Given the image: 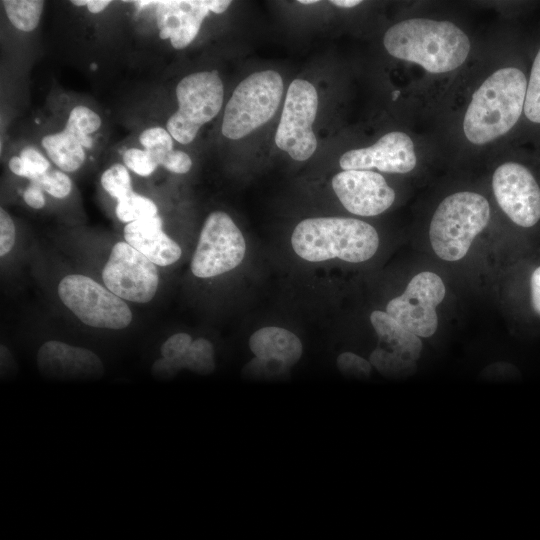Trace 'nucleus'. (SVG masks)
Returning <instances> with one entry per match:
<instances>
[{
    "mask_svg": "<svg viewBox=\"0 0 540 540\" xmlns=\"http://www.w3.org/2000/svg\"><path fill=\"white\" fill-rule=\"evenodd\" d=\"M387 52L440 74L461 66L470 52L468 36L454 23L426 18L403 20L385 33Z\"/></svg>",
    "mask_w": 540,
    "mask_h": 540,
    "instance_id": "obj_1",
    "label": "nucleus"
},
{
    "mask_svg": "<svg viewBox=\"0 0 540 540\" xmlns=\"http://www.w3.org/2000/svg\"><path fill=\"white\" fill-rule=\"evenodd\" d=\"M527 81L515 67L501 68L474 92L463 120L466 138L483 145L506 134L524 109Z\"/></svg>",
    "mask_w": 540,
    "mask_h": 540,
    "instance_id": "obj_2",
    "label": "nucleus"
},
{
    "mask_svg": "<svg viewBox=\"0 0 540 540\" xmlns=\"http://www.w3.org/2000/svg\"><path fill=\"white\" fill-rule=\"evenodd\" d=\"M379 235L369 223L345 217L304 219L295 227L291 243L295 253L310 262L338 258L350 263L371 259Z\"/></svg>",
    "mask_w": 540,
    "mask_h": 540,
    "instance_id": "obj_3",
    "label": "nucleus"
},
{
    "mask_svg": "<svg viewBox=\"0 0 540 540\" xmlns=\"http://www.w3.org/2000/svg\"><path fill=\"white\" fill-rule=\"evenodd\" d=\"M489 220L490 206L483 195L460 191L445 197L429 225L432 251L443 261H460L468 254Z\"/></svg>",
    "mask_w": 540,
    "mask_h": 540,
    "instance_id": "obj_4",
    "label": "nucleus"
},
{
    "mask_svg": "<svg viewBox=\"0 0 540 540\" xmlns=\"http://www.w3.org/2000/svg\"><path fill=\"white\" fill-rule=\"evenodd\" d=\"M283 94V80L274 70L255 72L242 80L226 104L221 132L241 139L268 122L276 113Z\"/></svg>",
    "mask_w": 540,
    "mask_h": 540,
    "instance_id": "obj_5",
    "label": "nucleus"
},
{
    "mask_svg": "<svg viewBox=\"0 0 540 540\" xmlns=\"http://www.w3.org/2000/svg\"><path fill=\"white\" fill-rule=\"evenodd\" d=\"M178 109L166 123L174 140L189 144L199 129L220 111L224 98L222 80L217 71H202L182 78L176 87Z\"/></svg>",
    "mask_w": 540,
    "mask_h": 540,
    "instance_id": "obj_6",
    "label": "nucleus"
},
{
    "mask_svg": "<svg viewBox=\"0 0 540 540\" xmlns=\"http://www.w3.org/2000/svg\"><path fill=\"white\" fill-rule=\"evenodd\" d=\"M58 295L62 303L90 327L118 330L132 321L127 303L88 276H65L58 285Z\"/></svg>",
    "mask_w": 540,
    "mask_h": 540,
    "instance_id": "obj_7",
    "label": "nucleus"
},
{
    "mask_svg": "<svg viewBox=\"0 0 540 540\" xmlns=\"http://www.w3.org/2000/svg\"><path fill=\"white\" fill-rule=\"evenodd\" d=\"M246 251L245 239L231 217L214 211L206 218L191 261V271L210 278L237 267Z\"/></svg>",
    "mask_w": 540,
    "mask_h": 540,
    "instance_id": "obj_8",
    "label": "nucleus"
},
{
    "mask_svg": "<svg viewBox=\"0 0 540 540\" xmlns=\"http://www.w3.org/2000/svg\"><path fill=\"white\" fill-rule=\"evenodd\" d=\"M317 110L318 94L315 87L303 79L293 80L286 93L275 143L296 161L307 160L317 148L312 130Z\"/></svg>",
    "mask_w": 540,
    "mask_h": 540,
    "instance_id": "obj_9",
    "label": "nucleus"
},
{
    "mask_svg": "<svg viewBox=\"0 0 540 540\" xmlns=\"http://www.w3.org/2000/svg\"><path fill=\"white\" fill-rule=\"evenodd\" d=\"M445 296L446 286L441 276L433 271H421L410 279L400 295L389 300L385 311L410 332L428 338L438 329L437 307Z\"/></svg>",
    "mask_w": 540,
    "mask_h": 540,
    "instance_id": "obj_10",
    "label": "nucleus"
},
{
    "mask_svg": "<svg viewBox=\"0 0 540 540\" xmlns=\"http://www.w3.org/2000/svg\"><path fill=\"white\" fill-rule=\"evenodd\" d=\"M157 265L127 242H117L102 270L104 285L124 301L147 303L155 296Z\"/></svg>",
    "mask_w": 540,
    "mask_h": 540,
    "instance_id": "obj_11",
    "label": "nucleus"
},
{
    "mask_svg": "<svg viewBox=\"0 0 540 540\" xmlns=\"http://www.w3.org/2000/svg\"><path fill=\"white\" fill-rule=\"evenodd\" d=\"M492 189L501 210L517 226L531 228L540 220V186L522 164L506 162L493 173Z\"/></svg>",
    "mask_w": 540,
    "mask_h": 540,
    "instance_id": "obj_12",
    "label": "nucleus"
},
{
    "mask_svg": "<svg viewBox=\"0 0 540 540\" xmlns=\"http://www.w3.org/2000/svg\"><path fill=\"white\" fill-rule=\"evenodd\" d=\"M332 187L345 209L359 216L379 215L395 201L385 178L371 170H343L333 177Z\"/></svg>",
    "mask_w": 540,
    "mask_h": 540,
    "instance_id": "obj_13",
    "label": "nucleus"
},
{
    "mask_svg": "<svg viewBox=\"0 0 540 540\" xmlns=\"http://www.w3.org/2000/svg\"><path fill=\"white\" fill-rule=\"evenodd\" d=\"M156 24L161 39H169L175 49H184L197 36L210 12L223 13L228 0L156 1Z\"/></svg>",
    "mask_w": 540,
    "mask_h": 540,
    "instance_id": "obj_14",
    "label": "nucleus"
},
{
    "mask_svg": "<svg viewBox=\"0 0 540 540\" xmlns=\"http://www.w3.org/2000/svg\"><path fill=\"white\" fill-rule=\"evenodd\" d=\"M416 163L413 141L400 131L385 134L372 146L349 150L339 159L343 170L377 169L386 173H407Z\"/></svg>",
    "mask_w": 540,
    "mask_h": 540,
    "instance_id": "obj_15",
    "label": "nucleus"
},
{
    "mask_svg": "<svg viewBox=\"0 0 540 540\" xmlns=\"http://www.w3.org/2000/svg\"><path fill=\"white\" fill-rule=\"evenodd\" d=\"M37 366L44 376L58 380L97 379L104 373L103 363L93 351L56 340L39 348Z\"/></svg>",
    "mask_w": 540,
    "mask_h": 540,
    "instance_id": "obj_16",
    "label": "nucleus"
},
{
    "mask_svg": "<svg viewBox=\"0 0 540 540\" xmlns=\"http://www.w3.org/2000/svg\"><path fill=\"white\" fill-rule=\"evenodd\" d=\"M162 219L157 215L128 223L124 239L129 245L158 266L175 263L182 254L180 246L162 230Z\"/></svg>",
    "mask_w": 540,
    "mask_h": 540,
    "instance_id": "obj_17",
    "label": "nucleus"
},
{
    "mask_svg": "<svg viewBox=\"0 0 540 540\" xmlns=\"http://www.w3.org/2000/svg\"><path fill=\"white\" fill-rule=\"evenodd\" d=\"M249 348L256 358L276 362L287 368L294 366L303 352L300 339L293 332L277 326L255 331L249 338Z\"/></svg>",
    "mask_w": 540,
    "mask_h": 540,
    "instance_id": "obj_18",
    "label": "nucleus"
},
{
    "mask_svg": "<svg viewBox=\"0 0 540 540\" xmlns=\"http://www.w3.org/2000/svg\"><path fill=\"white\" fill-rule=\"evenodd\" d=\"M41 144L60 170L74 172L84 164L85 149L92 148L93 138L66 122L62 131L45 135Z\"/></svg>",
    "mask_w": 540,
    "mask_h": 540,
    "instance_id": "obj_19",
    "label": "nucleus"
},
{
    "mask_svg": "<svg viewBox=\"0 0 540 540\" xmlns=\"http://www.w3.org/2000/svg\"><path fill=\"white\" fill-rule=\"evenodd\" d=\"M370 322L379 344L377 347L409 363H416L423 350L421 338L407 330L386 311L374 310Z\"/></svg>",
    "mask_w": 540,
    "mask_h": 540,
    "instance_id": "obj_20",
    "label": "nucleus"
},
{
    "mask_svg": "<svg viewBox=\"0 0 540 540\" xmlns=\"http://www.w3.org/2000/svg\"><path fill=\"white\" fill-rule=\"evenodd\" d=\"M171 362L177 372L185 368L200 375H208L215 368L213 345L205 338H198L180 360Z\"/></svg>",
    "mask_w": 540,
    "mask_h": 540,
    "instance_id": "obj_21",
    "label": "nucleus"
},
{
    "mask_svg": "<svg viewBox=\"0 0 540 540\" xmlns=\"http://www.w3.org/2000/svg\"><path fill=\"white\" fill-rule=\"evenodd\" d=\"M10 23L20 31H33L40 21L44 1L5 0L2 1Z\"/></svg>",
    "mask_w": 540,
    "mask_h": 540,
    "instance_id": "obj_22",
    "label": "nucleus"
},
{
    "mask_svg": "<svg viewBox=\"0 0 540 540\" xmlns=\"http://www.w3.org/2000/svg\"><path fill=\"white\" fill-rule=\"evenodd\" d=\"M115 213L121 222L128 224L157 216L158 208L150 198L132 191L117 201Z\"/></svg>",
    "mask_w": 540,
    "mask_h": 540,
    "instance_id": "obj_23",
    "label": "nucleus"
},
{
    "mask_svg": "<svg viewBox=\"0 0 540 540\" xmlns=\"http://www.w3.org/2000/svg\"><path fill=\"white\" fill-rule=\"evenodd\" d=\"M369 361L381 374L392 378L407 377L416 370V363L403 361L379 347L372 351Z\"/></svg>",
    "mask_w": 540,
    "mask_h": 540,
    "instance_id": "obj_24",
    "label": "nucleus"
},
{
    "mask_svg": "<svg viewBox=\"0 0 540 540\" xmlns=\"http://www.w3.org/2000/svg\"><path fill=\"white\" fill-rule=\"evenodd\" d=\"M100 182L103 189L116 201L133 191L128 169L120 163L106 169L101 175Z\"/></svg>",
    "mask_w": 540,
    "mask_h": 540,
    "instance_id": "obj_25",
    "label": "nucleus"
},
{
    "mask_svg": "<svg viewBox=\"0 0 540 540\" xmlns=\"http://www.w3.org/2000/svg\"><path fill=\"white\" fill-rule=\"evenodd\" d=\"M523 110L531 122L540 124V49L531 68Z\"/></svg>",
    "mask_w": 540,
    "mask_h": 540,
    "instance_id": "obj_26",
    "label": "nucleus"
},
{
    "mask_svg": "<svg viewBox=\"0 0 540 540\" xmlns=\"http://www.w3.org/2000/svg\"><path fill=\"white\" fill-rule=\"evenodd\" d=\"M173 140L167 129L159 126L145 129L139 136L140 144L151 154L156 163L162 155L173 150Z\"/></svg>",
    "mask_w": 540,
    "mask_h": 540,
    "instance_id": "obj_27",
    "label": "nucleus"
},
{
    "mask_svg": "<svg viewBox=\"0 0 540 540\" xmlns=\"http://www.w3.org/2000/svg\"><path fill=\"white\" fill-rule=\"evenodd\" d=\"M30 183L58 199L67 197L72 189L71 179L60 170H49Z\"/></svg>",
    "mask_w": 540,
    "mask_h": 540,
    "instance_id": "obj_28",
    "label": "nucleus"
},
{
    "mask_svg": "<svg viewBox=\"0 0 540 540\" xmlns=\"http://www.w3.org/2000/svg\"><path fill=\"white\" fill-rule=\"evenodd\" d=\"M289 368L271 361L254 358L248 362L242 374L246 378L254 380H271L288 375Z\"/></svg>",
    "mask_w": 540,
    "mask_h": 540,
    "instance_id": "obj_29",
    "label": "nucleus"
},
{
    "mask_svg": "<svg viewBox=\"0 0 540 540\" xmlns=\"http://www.w3.org/2000/svg\"><path fill=\"white\" fill-rule=\"evenodd\" d=\"M336 365L345 376L358 379L367 378L373 367L369 360L349 351L343 352L337 357Z\"/></svg>",
    "mask_w": 540,
    "mask_h": 540,
    "instance_id": "obj_30",
    "label": "nucleus"
},
{
    "mask_svg": "<svg viewBox=\"0 0 540 540\" xmlns=\"http://www.w3.org/2000/svg\"><path fill=\"white\" fill-rule=\"evenodd\" d=\"M124 165L135 174L143 177L151 175L158 164L145 149L129 148L123 154Z\"/></svg>",
    "mask_w": 540,
    "mask_h": 540,
    "instance_id": "obj_31",
    "label": "nucleus"
},
{
    "mask_svg": "<svg viewBox=\"0 0 540 540\" xmlns=\"http://www.w3.org/2000/svg\"><path fill=\"white\" fill-rule=\"evenodd\" d=\"M192 342L191 336L187 333L181 332L170 336L161 346L162 358L171 361L180 360L187 353Z\"/></svg>",
    "mask_w": 540,
    "mask_h": 540,
    "instance_id": "obj_32",
    "label": "nucleus"
},
{
    "mask_svg": "<svg viewBox=\"0 0 540 540\" xmlns=\"http://www.w3.org/2000/svg\"><path fill=\"white\" fill-rule=\"evenodd\" d=\"M20 157L27 167L30 181L50 170L49 160L34 147H24Z\"/></svg>",
    "mask_w": 540,
    "mask_h": 540,
    "instance_id": "obj_33",
    "label": "nucleus"
},
{
    "mask_svg": "<svg viewBox=\"0 0 540 540\" xmlns=\"http://www.w3.org/2000/svg\"><path fill=\"white\" fill-rule=\"evenodd\" d=\"M158 166L173 173L184 174L191 169L192 160L187 153L173 149L159 159Z\"/></svg>",
    "mask_w": 540,
    "mask_h": 540,
    "instance_id": "obj_34",
    "label": "nucleus"
},
{
    "mask_svg": "<svg viewBox=\"0 0 540 540\" xmlns=\"http://www.w3.org/2000/svg\"><path fill=\"white\" fill-rule=\"evenodd\" d=\"M15 226L12 218L2 207L0 209V256L7 255L15 243Z\"/></svg>",
    "mask_w": 540,
    "mask_h": 540,
    "instance_id": "obj_35",
    "label": "nucleus"
},
{
    "mask_svg": "<svg viewBox=\"0 0 540 540\" xmlns=\"http://www.w3.org/2000/svg\"><path fill=\"white\" fill-rule=\"evenodd\" d=\"M529 297L533 313L540 318V265L536 266L530 274Z\"/></svg>",
    "mask_w": 540,
    "mask_h": 540,
    "instance_id": "obj_36",
    "label": "nucleus"
},
{
    "mask_svg": "<svg viewBox=\"0 0 540 540\" xmlns=\"http://www.w3.org/2000/svg\"><path fill=\"white\" fill-rule=\"evenodd\" d=\"M516 374L517 371L515 370V368L512 365L506 363L492 364L485 368L482 372L483 377L492 380L510 378Z\"/></svg>",
    "mask_w": 540,
    "mask_h": 540,
    "instance_id": "obj_37",
    "label": "nucleus"
},
{
    "mask_svg": "<svg viewBox=\"0 0 540 540\" xmlns=\"http://www.w3.org/2000/svg\"><path fill=\"white\" fill-rule=\"evenodd\" d=\"M25 203L33 209H41L45 206L43 190L38 186L29 183L23 193Z\"/></svg>",
    "mask_w": 540,
    "mask_h": 540,
    "instance_id": "obj_38",
    "label": "nucleus"
},
{
    "mask_svg": "<svg viewBox=\"0 0 540 540\" xmlns=\"http://www.w3.org/2000/svg\"><path fill=\"white\" fill-rule=\"evenodd\" d=\"M8 165L12 173H14L17 176L25 177L28 179L29 173H28L27 167L20 156H14L10 158Z\"/></svg>",
    "mask_w": 540,
    "mask_h": 540,
    "instance_id": "obj_39",
    "label": "nucleus"
},
{
    "mask_svg": "<svg viewBox=\"0 0 540 540\" xmlns=\"http://www.w3.org/2000/svg\"><path fill=\"white\" fill-rule=\"evenodd\" d=\"M111 1L108 0H86V6L91 13H100L109 6Z\"/></svg>",
    "mask_w": 540,
    "mask_h": 540,
    "instance_id": "obj_40",
    "label": "nucleus"
},
{
    "mask_svg": "<svg viewBox=\"0 0 540 540\" xmlns=\"http://www.w3.org/2000/svg\"><path fill=\"white\" fill-rule=\"evenodd\" d=\"M330 3H332L335 6L342 7V8H352L361 3L359 0H331Z\"/></svg>",
    "mask_w": 540,
    "mask_h": 540,
    "instance_id": "obj_41",
    "label": "nucleus"
},
{
    "mask_svg": "<svg viewBox=\"0 0 540 540\" xmlns=\"http://www.w3.org/2000/svg\"><path fill=\"white\" fill-rule=\"evenodd\" d=\"M300 4L309 5V4H315L318 3V0H299Z\"/></svg>",
    "mask_w": 540,
    "mask_h": 540,
    "instance_id": "obj_42",
    "label": "nucleus"
}]
</instances>
